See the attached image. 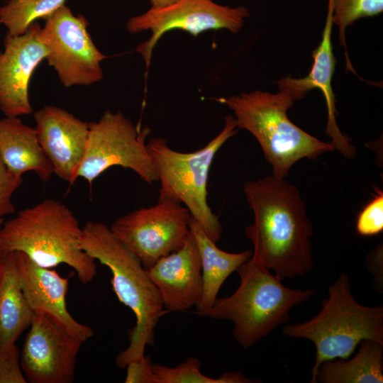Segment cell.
I'll list each match as a JSON object with an SVG mask.
<instances>
[{
	"mask_svg": "<svg viewBox=\"0 0 383 383\" xmlns=\"http://www.w3.org/2000/svg\"><path fill=\"white\" fill-rule=\"evenodd\" d=\"M33 117L39 143L54 174L72 186L85 153L89 123L52 105L38 109Z\"/></svg>",
	"mask_w": 383,
	"mask_h": 383,
	"instance_id": "obj_14",
	"label": "cell"
},
{
	"mask_svg": "<svg viewBox=\"0 0 383 383\" xmlns=\"http://www.w3.org/2000/svg\"><path fill=\"white\" fill-rule=\"evenodd\" d=\"M147 272L168 313L184 311L199 304L203 292L201 262L190 230L179 250L160 258Z\"/></svg>",
	"mask_w": 383,
	"mask_h": 383,
	"instance_id": "obj_16",
	"label": "cell"
},
{
	"mask_svg": "<svg viewBox=\"0 0 383 383\" xmlns=\"http://www.w3.org/2000/svg\"><path fill=\"white\" fill-rule=\"evenodd\" d=\"M179 0H149L152 8H161L172 4Z\"/></svg>",
	"mask_w": 383,
	"mask_h": 383,
	"instance_id": "obj_29",
	"label": "cell"
},
{
	"mask_svg": "<svg viewBox=\"0 0 383 383\" xmlns=\"http://www.w3.org/2000/svg\"><path fill=\"white\" fill-rule=\"evenodd\" d=\"M151 130L135 126L122 112L106 111L100 118L89 123L85 153L77 179L91 187L94 181L114 166L133 171L145 182L157 181L147 146Z\"/></svg>",
	"mask_w": 383,
	"mask_h": 383,
	"instance_id": "obj_8",
	"label": "cell"
},
{
	"mask_svg": "<svg viewBox=\"0 0 383 383\" xmlns=\"http://www.w3.org/2000/svg\"><path fill=\"white\" fill-rule=\"evenodd\" d=\"M22 182L23 177L11 173L0 159V220L16 212L11 199Z\"/></svg>",
	"mask_w": 383,
	"mask_h": 383,
	"instance_id": "obj_27",
	"label": "cell"
},
{
	"mask_svg": "<svg viewBox=\"0 0 383 383\" xmlns=\"http://www.w3.org/2000/svg\"><path fill=\"white\" fill-rule=\"evenodd\" d=\"M67 0H9L0 7V23L12 35L24 33L38 19L45 20Z\"/></svg>",
	"mask_w": 383,
	"mask_h": 383,
	"instance_id": "obj_22",
	"label": "cell"
},
{
	"mask_svg": "<svg viewBox=\"0 0 383 383\" xmlns=\"http://www.w3.org/2000/svg\"><path fill=\"white\" fill-rule=\"evenodd\" d=\"M201 361L192 356L176 367L160 364L150 365L152 383H252L260 382L245 377L238 372H226L219 377H208L200 370Z\"/></svg>",
	"mask_w": 383,
	"mask_h": 383,
	"instance_id": "obj_23",
	"label": "cell"
},
{
	"mask_svg": "<svg viewBox=\"0 0 383 383\" xmlns=\"http://www.w3.org/2000/svg\"><path fill=\"white\" fill-rule=\"evenodd\" d=\"M191 213L182 204L157 199L116 219L109 227L147 270L160 258L179 250L189 233Z\"/></svg>",
	"mask_w": 383,
	"mask_h": 383,
	"instance_id": "obj_11",
	"label": "cell"
},
{
	"mask_svg": "<svg viewBox=\"0 0 383 383\" xmlns=\"http://www.w3.org/2000/svg\"><path fill=\"white\" fill-rule=\"evenodd\" d=\"M41 26L33 22L19 35L6 33L0 52V110L5 116L19 117L33 112L29 83L48 50L40 38Z\"/></svg>",
	"mask_w": 383,
	"mask_h": 383,
	"instance_id": "obj_13",
	"label": "cell"
},
{
	"mask_svg": "<svg viewBox=\"0 0 383 383\" xmlns=\"http://www.w3.org/2000/svg\"><path fill=\"white\" fill-rule=\"evenodd\" d=\"M249 16L250 11L244 6L230 7L213 0H179L130 18L126 29L131 33L151 32L150 37L136 47L148 68L155 46L166 33L180 30L196 37L210 30L226 29L237 33Z\"/></svg>",
	"mask_w": 383,
	"mask_h": 383,
	"instance_id": "obj_9",
	"label": "cell"
},
{
	"mask_svg": "<svg viewBox=\"0 0 383 383\" xmlns=\"http://www.w3.org/2000/svg\"><path fill=\"white\" fill-rule=\"evenodd\" d=\"M348 274L341 273L328 290L321 311L305 322L287 325L282 333L289 337L313 343L316 360L311 370V383L321 363L335 359L346 360L363 340L383 343V306L359 304L351 293Z\"/></svg>",
	"mask_w": 383,
	"mask_h": 383,
	"instance_id": "obj_6",
	"label": "cell"
},
{
	"mask_svg": "<svg viewBox=\"0 0 383 383\" xmlns=\"http://www.w3.org/2000/svg\"><path fill=\"white\" fill-rule=\"evenodd\" d=\"M240 284L231 295L216 298L212 306L199 316L230 320L233 335L249 348L289 320L291 309L308 301L312 289H291L252 256L236 270Z\"/></svg>",
	"mask_w": 383,
	"mask_h": 383,
	"instance_id": "obj_5",
	"label": "cell"
},
{
	"mask_svg": "<svg viewBox=\"0 0 383 383\" xmlns=\"http://www.w3.org/2000/svg\"><path fill=\"white\" fill-rule=\"evenodd\" d=\"M189 230L197 244L201 262L203 292L196 306L197 315L209 310L226 279L252 255L250 250L233 253L220 249L191 216Z\"/></svg>",
	"mask_w": 383,
	"mask_h": 383,
	"instance_id": "obj_20",
	"label": "cell"
},
{
	"mask_svg": "<svg viewBox=\"0 0 383 383\" xmlns=\"http://www.w3.org/2000/svg\"><path fill=\"white\" fill-rule=\"evenodd\" d=\"M3 222H4V219H1L0 220V229H1V225H2Z\"/></svg>",
	"mask_w": 383,
	"mask_h": 383,
	"instance_id": "obj_30",
	"label": "cell"
},
{
	"mask_svg": "<svg viewBox=\"0 0 383 383\" xmlns=\"http://www.w3.org/2000/svg\"><path fill=\"white\" fill-rule=\"evenodd\" d=\"M29 328L20 354L27 382H72L83 342L40 313H34Z\"/></svg>",
	"mask_w": 383,
	"mask_h": 383,
	"instance_id": "obj_12",
	"label": "cell"
},
{
	"mask_svg": "<svg viewBox=\"0 0 383 383\" xmlns=\"http://www.w3.org/2000/svg\"><path fill=\"white\" fill-rule=\"evenodd\" d=\"M15 253L20 284L33 312L44 314L82 342L92 337V328L77 321L67 310L68 277H61L54 269L35 264L21 252Z\"/></svg>",
	"mask_w": 383,
	"mask_h": 383,
	"instance_id": "obj_15",
	"label": "cell"
},
{
	"mask_svg": "<svg viewBox=\"0 0 383 383\" xmlns=\"http://www.w3.org/2000/svg\"><path fill=\"white\" fill-rule=\"evenodd\" d=\"M351 359H335L319 366L316 380L321 383H382L383 343L365 340Z\"/></svg>",
	"mask_w": 383,
	"mask_h": 383,
	"instance_id": "obj_21",
	"label": "cell"
},
{
	"mask_svg": "<svg viewBox=\"0 0 383 383\" xmlns=\"http://www.w3.org/2000/svg\"><path fill=\"white\" fill-rule=\"evenodd\" d=\"M333 26L331 1L328 0L326 22L321 40L313 51V65L309 72L304 77H283L274 82L279 89L287 91L294 101L304 99L311 90L317 89L322 92L326 103L328 120L326 134L331 138V143L345 157L353 158L355 148L349 138L340 131L336 121L338 111L335 94L333 91L332 79L335 72L336 60L332 45Z\"/></svg>",
	"mask_w": 383,
	"mask_h": 383,
	"instance_id": "obj_17",
	"label": "cell"
},
{
	"mask_svg": "<svg viewBox=\"0 0 383 383\" xmlns=\"http://www.w3.org/2000/svg\"><path fill=\"white\" fill-rule=\"evenodd\" d=\"M362 236H373L383 231V193L378 190L373 199L358 213L355 224Z\"/></svg>",
	"mask_w": 383,
	"mask_h": 383,
	"instance_id": "obj_25",
	"label": "cell"
},
{
	"mask_svg": "<svg viewBox=\"0 0 383 383\" xmlns=\"http://www.w3.org/2000/svg\"><path fill=\"white\" fill-rule=\"evenodd\" d=\"M0 52H1V51H0Z\"/></svg>",
	"mask_w": 383,
	"mask_h": 383,
	"instance_id": "obj_31",
	"label": "cell"
},
{
	"mask_svg": "<svg viewBox=\"0 0 383 383\" xmlns=\"http://www.w3.org/2000/svg\"><path fill=\"white\" fill-rule=\"evenodd\" d=\"M333 24L338 27L340 44L345 50L346 70L357 74L347 50V28L357 21L379 16L383 12V0H331Z\"/></svg>",
	"mask_w": 383,
	"mask_h": 383,
	"instance_id": "obj_24",
	"label": "cell"
},
{
	"mask_svg": "<svg viewBox=\"0 0 383 383\" xmlns=\"http://www.w3.org/2000/svg\"><path fill=\"white\" fill-rule=\"evenodd\" d=\"M83 15L62 6L45 20L40 38L48 48L45 58L64 87L89 86L101 81V63L107 58L95 45Z\"/></svg>",
	"mask_w": 383,
	"mask_h": 383,
	"instance_id": "obj_10",
	"label": "cell"
},
{
	"mask_svg": "<svg viewBox=\"0 0 383 383\" xmlns=\"http://www.w3.org/2000/svg\"><path fill=\"white\" fill-rule=\"evenodd\" d=\"M224 119L221 131L203 148L193 152L175 150L161 138H152L147 143L160 183L158 199H168L185 206L215 243L220 240L223 227L207 201L209 171L217 152L238 131L233 116L228 115Z\"/></svg>",
	"mask_w": 383,
	"mask_h": 383,
	"instance_id": "obj_7",
	"label": "cell"
},
{
	"mask_svg": "<svg viewBox=\"0 0 383 383\" xmlns=\"http://www.w3.org/2000/svg\"><path fill=\"white\" fill-rule=\"evenodd\" d=\"M0 159L16 176L33 172L43 182H48L54 174L35 128L25 124L19 117L0 118Z\"/></svg>",
	"mask_w": 383,
	"mask_h": 383,
	"instance_id": "obj_18",
	"label": "cell"
},
{
	"mask_svg": "<svg viewBox=\"0 0 383 383\" xmlns=\"http://www.w3.org/2000/svg\"><path fill=\"white\" fill-rule=\"evenodd\" d=\"M33 315L20 284L15 251L0 252V350L16 344Z\"/></svg>",
	"mask_w": 383,
	"mask_h": 383,
	"instance_id": "obj_19",
	"label": "cell"
},
{
	"mask_svg": "<svg viewBox=\"0 0 383 383\" xmlns=\"http://www.w3.org/2000/svg\"><path fill=\"white\" fill-rule=\"evenodd\" d=\"M80 246L109 268L113 291L135 315V324L128 331V346L115 360L118 367L126 368L145 357L146 346L154 344L157 324L168 312L139 258L113 235L109 227L99 221L87 222L82 227Z\"/></svg>",
	"mask_w": 383,
	"mask_h": 383,
	"instance_id": "obj_2",
	"label": "cell"
},
{
	"mask_svg": "<svg viewBox=\"0 0 383 383\" xmlns=\"http://www.w3.org/2000/svg\"><path fill=\"white\" fill-rule=\"evenodd\" d=\"M82 227L73 211L61 201L45 199L4 221L0 252L19 251L35 264L53 268L72 267L82 284L96 274V260L80 246Z\"/></svg>",
	"mask_w": 383,
	"mask_h": 383,
	"instance_id": "obj_3",
	"label": "cell"
},
{
	"mask_svg": "<svg viewBox=\"0 0 383 383\" xmlns=\"http://www.w3.org/2000/svg\"><path fill=\"white\" fill-rule=\"evenodd\" d=\"M151 361L146 355L143 360L129 363L126 367V383H152Z\"/></svg>",
	"mask_w": 383,
	"mask_h": 383,
	"instance_id": "obj_28",
	"label": "cell"
},
{
	"mask_svg": "<svg viewBox=\"0 0 383 383\" xmlns=\"http://www.w3.org/2000/svg\"><path fill=\"white\" fill-rule=\"evenodd\" d=\"M243 191L254 216L245 231L252 257L280 280L310 272L313 227L297 187L272 174L246 182Z\"/></svg>",
	"mask_w": 383,
	"mask_h": 383,
	"instance_id": "obj_1",
	"label": "cell"
},
{
	"mask_svg": "<svg viewBox=\"0 0 383 383\" xmlns=\"http://www.w3.org/2000/svg\"><path fill=\"white\" fill-rule=\"evenodd\" d=\"M215 100L233 112L238 129L255 138L277 177H287L300 160L317 159L335 150L331 142L320 140L290 121L287 111L294 100L284 89L277 93L255 90Z\"/></svg>",
	"mask_w": 383,
	"mask_h": 383,
	"instance_id": "obj_4",
	"label": "cell"
},
{
	"mask_svg": "<svg viewBox=\"0 0 383 383\" xmlns=\"http://www.w3.org/2000/svg\"><path fill=\"white\" fill-rule=\"evenodd\" d=\"M16 344L0 350V383H26Z\"/></svg>",
	"mask_w": 383,
	"mask_h": 383,
	"instance_id": "obj_26",
	"label": "cell"
}]
</instances>
